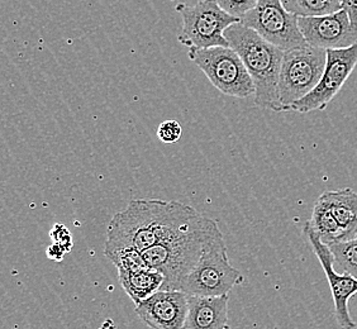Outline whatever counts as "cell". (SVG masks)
Returning a JSON list of instances; mask_svg holds the SVG:
<instances>
[{
	"mask_svg": "<svg viewBox=\"0 0 357 329\" xmlns=\"http://www.w3.org/2000/svg\"><path fill=\"white\" fill-rule=\"evenodd\" d=\"M282 3L298 17H321L342 9V0H282Z\"/></svg>",
	"mask_w": 357,
	"mask_h": 329,
	"instance_id": "obj_17",
	"label": "cell"
},
{
	"mask_svg": "<svg viewBox=\"0 0 357 329\" xmlns=\"http://www.w3.org/2000/svg\"><path fill=\"white\" fill-rule=\"evenodd\" d=\"M242 282V274L229 262L225 236L217 222L206 218L199 261L186 276L180 290L188 295L228 294Z\"/></svg>",
	"mask_w": 357,
	"mask_h": 329,
	"instance_id": "obj_3",
	"label": "cell"
},
{
	"mask_svg": "<svg viewBox=\"0 0 357 329\" xmlns=\"http://www.w3.org/2000/svg\"><path fill=\"white\" fill-rule=\"evenodd\" d=\"M298 26L305 42L313 47H349L357 41V26L342 8L321 17H298Z\"/></svg>",
	"mask_w": 357,
	"mask_h": 329,
	"instance_id": "obj_11",
	"label": "cell"
},
{
	"mask_svg": "<svg viewBox=\"0 0 357 329\" xmlns=\"http://www.w3.org/2000/svg\"><path fill=\"white\" fill-rule=\"evenodd\" d=\"M356 212H357V197H356Z\"/></svg>",
	"mask_w": 357,
	"mask_h": 329,
	"instance_id": "obj_25",
	"label": "cell"
},
{
	"mask_svg": "<svg viewBox=\"0 0 357 329\" xmlns=\"http://www.w3.org/2000/svg\"><path fill=\"white\" fill-rule=\"evenodd\" d=\"M176 10L183 20L178 41L186 47L229 46L225 31L240 22L238 17L225 12L215 0H200L195 6L178 4Z\"/></svg>",
	"mask_w": 357,
	"mask_h": 329,
	"instance_id": "obj_7",
	"label": "cell"
},
{
	"mask_svg": "<svg viewBox=\"0 0 357 329\" xmlns=\"http://www.w3.org/2000/svg\"><path fill=\"white\" fill-rule=\"evenodd\" d=\"M104 254L118 268V271H132L147 266L142 257V252L135 248L126 247L104 250Z\"/></svg>",
	"mask_w": 357,
	"mask_h": 329,
	"instance_id": "obj_19",
	"label": "cell"
},
{
	"mask_svg": "<svg viewBox=\"0 0 357 329\" xmlns=\"http://www.w3.org/2000/svg\"><path fill=\"white\" fill-rule=\"evenodd\" d=\"M225 37L229 47L240 56L254 82L255 105L280 112L278 82L284 51L241 22L227 27Z\"/></svg>",
	"mask_w": 357,
	"mask_h": 329,
	"instance_id": "obj_2",
	"label": "cell"
},
{
	"mask_svg": "<svg viewBox=\"0 0 357 329\" xmlns=\"http://www.w3.org/2000/svg\"><path fill=\"white\" fill-rule=\"evenodd\" d=\"M66 254H69L68 250L65 247L61 246V245L56 243V242H54L51 246H48L47 251H46L48 259L52 261H57V262L63 260V257H65Z\"/></svg>",
	"mask_w": 357,
	"mask_h": 329,
	"instance_id": "obj_23",
	"label": "cell"
},
{
	"mask_svg": "<svg viewBox=\"0 0 357 329\" xmlns=\"http://www.w3.org/2000/svg\"><path fill=\"white\" fill-rule=\"evenodd\" d=\"M240 22L282 51L307 45L298 26V15L287 10L282 0H257Z\"/></svg>",
	"mask_w": 357,
	"mask_h": 329,
	"instance_id": "obj_8",
	"label": "cell"
},
{
	"mask_svg": "<svg viewBox=\"0 0 357 329\" xmlns=\"http://www.w3.org/2000/svg\"><path fill=\"white\" fill-rule=\"evenodd\" d=\"M188 57L223 94L241 99L255 95L254 82L234 48L189 47Z\"/></svg>",
	"mask_w": 357,
	"mask_h": 329,
	"instance_id": "obj_6",
	"label": "cell"
},
{
	"mask_svg": "<svg viewBox=\"0 0 357 329\" xmlns=\"http://www.w3.org/2000/svg\"><path fill=\"white\" fill-rule=\"evenodd\" d=\"M228 294L188 295V314L183 329H227Z\"/></svg>",
	"mask_w": 357,
	"mask_h": 329,
	"instance_id": "obj_13",
	"label": "cell"
},
{
	"mask_svg": "<svg viewBox=\"0 0 357 329\" xmlns=\"http://www.w3.org/2000/svg\"><path fill=\"white\" fill-rule=\"evenodd\" d=\"M342 8H344L349 14L351 23L357 26V0H344Z\"/></svg>",
	"mask_w": 357,
	"mask_h": 329,
	"instance_id": "obj_24",
	"label": "cell"
},
{
	"mask_svg": "<svg viewBox=\"0 0 357 329\" xmlns=\"http://www.w3.org/2000/svg\"><path fill=\"white\" fill-rule=\"evenodd\" d=\"M333 260L346 274L357 279V237L352 240H337L330 245Z\"/></svg>",
	"mask_w": 357,
	"mask_h": 329,
	"instance_id": "obj_18",
	"label": "cell"
},
{
	"mask_svg": "<svg viewBox=\"0 0 357 329\" xmlns=\"http://www.w3.org/2000/svg\"><path fill=\"white\" fill-rule=\"evenodd\" d=\"M118 277L135 305L156 293L164 284V276L149 266L132 271H118Z\"/></svg>",
	"mask_w": 357,
	"mask_h": 329,
	"instance_id": "obj_15",
	"label": "cell"
},
{
	"mask_svg": "<svg viewBox=\"0 0 357 329\" xmlns=\"http://www.w3.org/2000/svg\"><path fill=\"white\" fill-rule=\"evenodd\" d=\"M156 135L164 144H175L181 138L183 128L178 121H165L158 125Z\"/></svg>",
	"mask_w": 357,
	"mask_h": 329,
	"instance_id": "obj_20",
	"label": "cell"
},
{
	"mask_svg": "<svg viewBox=\"0 0 357 329\" xmlns=\"http://www.w3.org/2000/svg\"><path fill=\"white\" fill-rule=\"evenodd\" d=\"M142 322L153 329H183L188 314V294L181 290H162L136 305Z\"/></svg>",
	"mask_w": 357,
	"mask_h": 329,
	"instance_id": "obj_12",
	"label": "cell"
},
{
	"mask_svg": "<svg viewBox=\"0 0 357 329\" xmlns=\"http://www.w3.org/2000/svg\"><path fill=\"white\" fill-rule=\"evenodd\" d=\"M307 223L326 245H330L332 242H337V240H342L341 228L335 220L333 214L331 213L328 206L321 198L317 200L312 213V218Z\"/></svg>",
	"mask_w": 357,
	"mask_h": 329,
	"instance_id": "obj_16",
	"label": "cell"
},
{
	"mask_svg": "<svg viewBox=\"0 0 357 329\" xmlns=\"http://www.w3.org/2000/svg\"><path fill=\"white\" fill-rule=\"evenodd\" d=\"M357 192L350 188L323 192L319 197L330 208L338 226L342 231V240H352L357 237Z\"/></svg>",
	"mask_w": 357,
	"mask_h": 329,
	"instance_id": "obj_14",
	"label": "cell"
},
{
	"mask_svg": "<svg viewBox=\"0 0 357 329\" xmlns=\"http://www.w3.org/2000/svg\"><path fill=\"white\" fill-rule=\"evenodd\" d=\"M344 0H342V4H344Z\"/></svg>",
	"mask_w": 357,
	"mask_h": 329,
	"instance_id": "obj_26",
	"label": "cell"
},
{
	"mask_svg": "<svg viewBox=\"0 0 357 329\" xmlns=\"http://www.w3.org/2000/svg\"><path fill=\"white\" fill-rule=\"evenodd\" d=\"M304 234L310 240L313 252L319 261L326 277L330 284L331 293L335 303V316L340 327L344 329L356 328L357 324L354 322L349 310V302L354 295L357 294V279L351 275L338 274L333 268V254L330 247L323 243L319 236L310 228L308 223L304 226Z\"/></svg>",
	"mask_w": 357,
	"mask_h": 329,
	"instance_id": "obj_10",
	"label": "cell"
},
{
	"mask_svg": "<svg viewBox=\"0 0 357 329\" xmlns=\"http://www.w3.org/2000/svg\"><path fill=\"white\" fill-rule=\"evenodd\" d=\"M200 217L192 206L175 200H131L110 220L104 250L128 247L144 252L184 232Z\"/></svg>",
	"mask_w": 357,
	"mask_h": 329,
	"instance_id": "obj_1",
	"label": "cell"
},
{
	"mask_svg": "<svg viewBox=\"0 0 357 329\" xmlns=\"http://www.w3.org/2000/svg\"><path fill=\"white\" fill-rule=\"evenodd\" d=\"M225 12L241 18L256 6L257 0H215Z\"/></svg>",
	"mask_w": 357,
	"mask_h": 329,
	"instance_id": "obj_21",
	"label": "cell"
},
{
	"mask_svg": "<svg viewBox=\"0 0 357 329\" xmlns=\"http://www.w3.org/2000/svg\"><path fill=\"white\" fill-rule=\"evenodd\" d=\"M326 66L316 88L291 104L288 112L310 113L323 110L344 88L357 65V41L349 47L326 49Z\"/></svg>",
	"mask_w": 357,
	"mask_h": 329,
	"instance_id": "obj_9",
	"label": "cell"
},
{
	"mask_svg": "<svg viewBox=\"0 0 357 329\" xmlns=\"http://www.w3.org/2000/svg\"><path fill=\"white\" fill-rule=\"evenodd\" d=\"M326 59V49L308 43L284 51L278 82L280 112H288L291 104L316 88L322 77Z\"/></svg>",
	"mask_w": 357,
	"mask_h": 329,
	"instance_id": "obj_5",
	"label": "cell"
},
{
	"mask_svg": "<svg viewBox=\"0 0 357 329\" xmlns=\"http://www.w3.org/2000/svg\"><path fill=\"white\" fill-rule=\"evenodd\" d=\"M206 226V217H200L184 232L142 252L146 265L164 276L162 290H180L184 279L195 268L202 254Z\"/></svg>",
	"mask_w": 357,
	"mask_h": 329,
	"instance_id": "obj_4",
	"label": "cell"
},
{
	"mask_svg": "<svg viewBox=\"0 0 357 329\" xmlns=\"http://www.w3.org/2000/svg\"><path fill=\"white\" fill-rule=\"evenodd\" d=\"M50 237H51L52 242H56V243L65 247L68 250V252H70L71 248L74 246L73 237H71L69 229L63 224H60V223H57V224L52 227V229L50 231Z\"/></svg>",
	"mask_w": 357,
	"mask_h": 329,
	"instance_id": "obj_22",
	"label": "cell"
}]
</instances>
